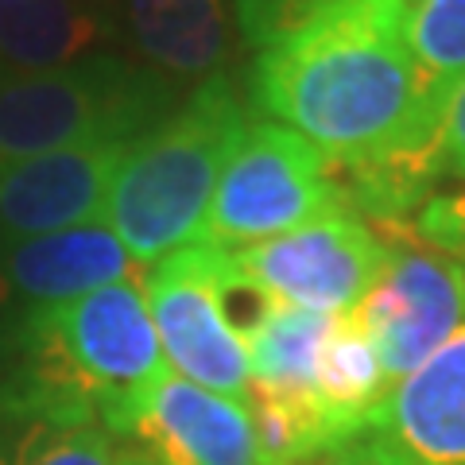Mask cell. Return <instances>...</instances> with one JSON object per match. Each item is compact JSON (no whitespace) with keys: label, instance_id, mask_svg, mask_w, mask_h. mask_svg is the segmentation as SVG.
<instances>
[{"label":"cell","instance_id":"1","mask_svg":"<svg viewBox=\"0 0 465 465\" xmlns=\"http://www.w3.org/2000/svg\"><path fill=\"white\" fill-rule=\"evenodd\" d=\"M411 0H345L256 51L252 105L295 128L338 167L407 155L423 140L407 43Z\"/></svg>","mask_w":465,"mask_h":465},{"label":"cell","instance_id":"2","mask_svg":"<svg viewBox=\"0 0 465 465\" xmlns=\"http://www.w3.org/2000/svg\"><path fill=\"white\" fill-rule=\"evenodd\" d=\"M167 376L140 280L0 318V415L20 423L105 427L133 439Z\"/></svg>","mask_w":465,"mask_h":465},{"label":"cell","instance_id":"3","mask_svg":"<svg viewBox=\"0 0 465 465\" xmlns=\"http://www.w3.org/2000/svg\"><path fill=\"white\" fill-rule=\"evenodd\" d=\"M249 124L232 78L213 74L128 148L101 222L121 237L140 268L194 244L222 171Z\"/></svg>","mask_w":465,"mask_h":465},{"label":"cell","instance_id":"4","mask_svg":"<svg viewBox=\"0 0 465 465\" xmlns=\"http://www.w3.org/2000/svg\"><path fill=\"white\" fill-rule=\"evenodd\" d=\"M179 101V85L121 51L0 78V167L74 143L136 140Z\"/></svg>","mask_w":465,"mask_h":465},{"label":"cell","instance_id":"5","mask_svg":"<svg viewBox=\"0 0 465 465\" xmlns=\"http://www.w3.org/2000/svg\"><path fill=\"white\" fill-rule=\"evenodd\" d=\"M330 213H349L333 159L295 128L252 121L222 171L194 244L249 249Z\"/></svg>","mask_w":465,"mask_h":465},{"label":"cell","instance_id":"6","mask_svg":"<svg viewBox=\"0 0 465 465\" xmlns=\"http://www.w3.org/2000/svg\"><path fill=\"white\" fill-rule=\"evenodd\" d=\"M140 287L148 299L167 369L198 388L244 403L252 388V365L249 345L225 307L222 249L183 244L148 264Z\"/></svg>","mask_w":465,"mask_h":465},{"label":"cell","instance_id":"7","mask_svg":"<svg viewBox=\"0 0 465 465\" xmlns=\"http://www.w3.org/2000/svg\"><path fill=\"white\" fill-rule=\"evenodd\" d=\"M222 252L232 272H241L272 302L318 314H349L388 268L391 241L357 213H330L283 237Z\"/></svg>","mask_w":465,"mask_h":465},{"label":"cell","instance_id":"8","mask_svg":"<svg viewBox=\"0 0 465 465\" xmlns=\"http://www.w3.org/2000/svg\"><path fill=\"white\" fill-rule=\"evenodd\" d=\"M322 465H465V318Z\"/></svg>","mask_w":465,"mask_h":465},{"label":"cell","instance_id":"9","mask_svg":"<svg viewBox=\"0 0 465 465\" xmlns=\"http://www.w3.org/2000/svg\"><path fill=\"white\" fill-rule=\"evenodd\" d=\"M349 314L372 338L388 384L396 388L439 353L465 318V260L434 252L419 241H391L388 268Z\"/></svg>","mask_w":465,"mask_h":465},{"label":"cell","instance_id":"10","mask_svg":"<svg viewBox=\"0 0 465 465\" xmlns=\"http://www.w3.org/2000/svg\"><path fill=\"white\" fill-rule=\"evenodd\" d=\"M136 140H94L5 163L0 167V244L97 222L116 171Z\"/></svg>","mask_w":465,"mask_h":465},{"label":"cell","instance_id":"11","mask_svg":"<svg viewBox=\"0 0 465 465\" xmlns=\"http://www.w3.org/2000/svg\"><path fill=\"white\" fill-rule=\"evenodd\" d=\"M338 183L345 210L372 225L381 237L411 225V217L430 198L465 186V82L446 97L430 136L415 152L338 167Z\"/></svg>","mask_w":465,"mask_h":465},{"label":"cell","instance_id":"12","mask_svg":"<svg viewBox=\"0 0 465 465\" xmlns=\"http://www.w3.org/2000/svg\"><path fill=\"white\" fill-rule=\"evenodd\" d=\"M133 442L152 465H260L249 407L171 369L143 403Z\"/></svg>","mask_w":465,"mask_h":465},{"label":"cell","instance_id":"13","mask_svg":"<svg viewBox=\"0 0 465 465\" xmlns=\"http://www.w3.org/2000/svg\"><path fill=\"white\" fill-rule=\"evenodd\" d=\"M116 47L174 85L225 74L237 20L232 0H113Z\"/></svg>","mask_w":465,"mask_h":465},{"label":"cell","instance_id":"14","mask_svg":"<svg viewBox=\"0 0 465 465\" xmlns=\"http://www.w3.org/2000/svg\"><path fill=\"white\" fill-rule=\"evenodd\" d=\"M133 268H140L133 252L97 217L74 229L0 244V302H12V311L66 302L133 280Z\"/></svg>","mask_w":465,"mask_h":465},{"label":"cell","instance_id":"15","mask_svg":"<svg viewBox=\"0 0 465 465\" xmlns=\"http://www.w3.org/2000/svg\"><path fill=\"white\" fill-rule=\"evenodd\" d=\"M116 51L113 0H0V78Z\"/></svg>","mask_w":465,"mask_h":465},{"label":"cell","instance_id":"16","mask_svg":"<svg viewBox=\"0 0 465 465\" xmlns=\"http://www.w3.org/2000/svg\"><path fill=\"white\" fill-rule=\"evenodd\" d=\"M391 391L381 353L353 314H338L318 349V369H314V400L330 415L341 439H349L365 415Z\"/></svg>","mask_w":465,"mask_h":465},{"label":"cell","instance_id":"17","mask_svg":"<svg viewBox=\"0 0 465 465\" xmlns=\"http://www.w3.org/2000/svg\"><path fill=\"white\" fill-rule=\"evenodd\" d=\"M338 314H318L299 307H275L264 314L249 333V365L252 384L283 396H314V369H318V349Z\"/></svg>","mask_w":465,"mask_h":465},{"label":"cell","instance_id":"18","mask_svg":"<svg viewBox=\"0 0 465 465\" xmlns=\"http://www.w3.org/2000/svg\"><path fill=\"white\" fill-rule=\"evenodd\" d=\"M407 43H411L427 140L446 97L465 82V0H411Z\"/></svg>","mask_w":465,"mask_h":465},{"label":"cell","instance_id":"19","mask_svg":"<svg viewBox=\"0 0 465 465\" xmlns=\"http://www.w3.org/2000/svg\"><path fill=\"white\" fill-rule=\"evenodd\" d=\"M244 407L252 415L260 465H307L322 461L341 442L338 427L318 407L314 396H283V391L249 388Z\"/></svg>","mask_w":465,"mask_h":465},{"label":"cell","instance_id":"20","mask_svg":"<svg viewBox=\"0 0 465 465\" xmlns=\"http://www.w3.org/2000/svg\"><path fill=\"white\" fill-rule=\"evenodd\" d=\"M0 465H152L148 454L105 427L27 423Z\"/></svg>","mask_w":465,"mask_h":465},{"label":"cell","instance_id":"21","mask_svg":"<svg viewBox=\"0 0 465 465\" xmlns=\"http://www.w3.org/2000/svg\"><path fill=\"white\" fill-rule=\"evenodd\" d=\"M338 5L345 0H232V20L244 47L268 51Z\"/></svg>","mask_w":465,"mask_h":465},{"label":"cell","instance_id":"22","mask_svg":"<svg viewBox=\"0 0 465 465\" xmlns=\"http://www.w3.org/2000/svg\"><path fill=\"white\" fill-rule=\"evenodd\" d=\"M411 232L427 249L465 260V186L430 198L427 206L411 217Z\"/></svg>","mask_w":465,"mask_h":465}]
</instances>
